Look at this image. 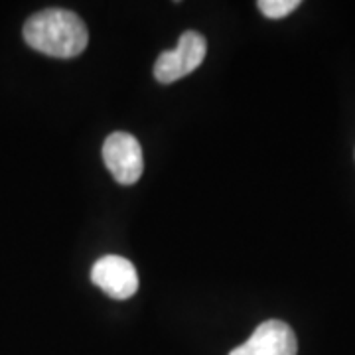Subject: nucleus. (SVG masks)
<instances>
[{
    "mask_svg": "<svg viewBox=\"0 0 355 355\" xmlns=\"http://www.w3.org/2000/svg\"><path fill=\"white\" fill-rule=\"evenodd\" d=\"M26 44L50 58L69 60L87 48L85 22L71 10L46 8L28 18L24 24Z\"/></svg>",
    "mask_w": 355,
    "mask_h": 355,
    "instance_id": "obj_1",
    "label": "nucleus"
},
{
    "mask_svg": "<svg viewBox=\"0 0 355 355\" xmlns=\"http://www.w3.org/2000/svg\"><path fill=\"white\" fill-rule=\"evenodd\" d=\"M205 53H207V42L202 34L193 30L184 32L174 50L158 55L154 64V77L160 83L170 85L182 77L190 76L193 69H198L202 65Z\"/></svg>",
    "mask_w": 355,
    "mask_h": 355,
    "instance_id": "obj_2",
    "label": "nucleus"
},
{
    "mask_svg": "<svg viewBox=\"0 0 355 355\" xmlns=\"http://www.w3.org/2000/svg\"><path fill=\"white\" fill-rule=\"evenodd\" d=\"M103 160L114 180L123 186L137 184L144 170L140 142L128 132H113L107 137L103 144Z\"/></svg>",
    "mask_w": 355,
    "mask_h": 355,
    "instance_id": "obj_3",
    "label": "nucleus"
},
{
    "mask_svg": "<svg viewBox=\"0 0 355 355\" xmlns=\"http://www.w3.org/2000/svg\"><path fill=\"white\" fill-rule=\"evenodd\" d=\"M91 280L95 286L107 292L111 298L125 300L139 291V275L135 265L116 254H107L91 268Z\"/></svg>",
    "mask_w": 355,
    "mask_h": 355,
    "instance_id": "obj_4",
    "label": "nucleus"
},
{
    "mask_svg": "<svg viewBox=\"0 0 355 355\" xmlns=\"http://www.w3.org/2000/svg\"><path fill=\"white\" fill-rule=\"evenodd\" d=\"M298 342L288 324L280 320L263 322L247 342L229 355H296Z\"/></svg>",
    "mask_w": 355,
    "mask_h": 355,
    "instance_id": "obj_5",
    "label": "nucleus"
},
{
    "mask_svg": "<svg viewBox=\"0 0 355 355\" xmlns=\"http://www.w3.org/2000/svg\"><path fill=\"white\" fill-rule=\"evenodd\" d=\"M300 6L298 0H261L259 2V10L265 14L270 20H279L284 18L291 12H294Z\"/></svg>",
    "mask_w": 355,
    "mask_h": 355,
    "instance_id": "obj_6",
    "label": "nucleus"
}]
</instances>
